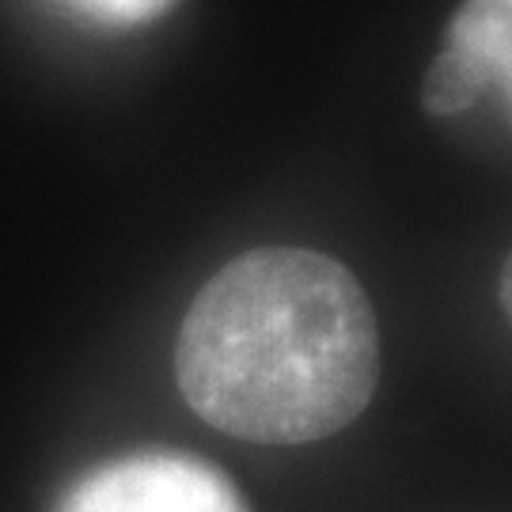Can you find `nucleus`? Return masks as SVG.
I'll list each match as a JSON object with an SVG mask.
<instances>
[{
    "instance_id": "f257e3e1",
    "label": "nucleus",
    "mask_w": 512,
    "mask_h": 512,
    "mask_svg": "<svg viewBox=\"0 0 512 512\" xmlns=\"http://www.w3.org/2000/svg\"><path fill=\"white\" fill-rule=\"evenodd\" d=\"M175 380L220 433L258 444L323 440L361 418L376 391V311L342 262L258 247L194 296Z\"/></svg>"
},
{
    "instance_id": "f03ea898",
    "label": "nucleus",
    "mask_w": 512,
    "mask_h": 512,
    "mask_svg": "<svg viewBox=\"0 0 512 512\" xmlns=\"http://www.w3.org/2000/svg\"><path fill=\"white\" fill-rule=\"evenodd\" d=\"M57 512H247V501L213 463L156 448L99 463Z\"/></svg>"
},
{
    "instance_id": "7ed1b4c3",
    "label": "nucleus",
    "mask_w": 512,
    "mask_h": 512,
    "mask_svg": "<svg viewBox=\"0 0 512 512\" xmlns=\"http://www.w3.org/2000/svg\"><path fill=\"white\" fill-rule=\"evenodd\" d=\"M494 95L509 107L512 95V0H463L448 23L444 50L433 57L421 107L452 118Z\"/></svg>"
},
{
    "instance_id": "20e7f679",
    "label": "nucleus",
    "mask_w": 512,
    "mask_h": 512,
    "mask_svg": "<svg viewBox=\"0 0 512 512\" xmlns=\"http://www.w3.org/2000/svg\"><path fill=\"white\" fill-rule=\"evenodd\" d=\"M50 4L95 27H141L175 8V0H50Z\"/></svg>"
}]
</instances>
